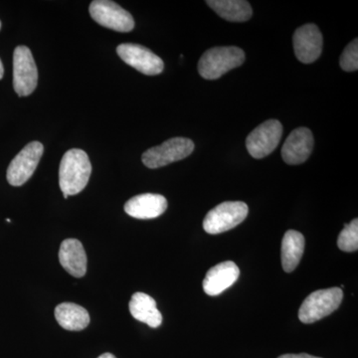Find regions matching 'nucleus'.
Instances as JSON below:
<instances>
[{
  "mask_svg": "<svg viewBox=\"0 0 358 358\" xmlns=\"http://www.w3.org/2000/svg\"><path fill=\"white\" fill-rule=\"evenodd\" d=\"M92 173V164L88 155L82 150H68L61 160L59 169V185L64 199L83 192Z\"/></svg>",
  "mask_w": 358,
  "mask_h": 358,
  "instance_id": "1",
  "label": "nucleus"
},
{
  "mask_svg": "<svg viewBox=\"0 0 358 358\" xmlns=\"http://www.w3.org/2000/svg\"><path fill=\"white\" fill-rule=\"evenodd\" d=\"M244 61V51L238 47H214L200 58L199 72L204 79L216 80L243 64Z\"/></svg>",
  "mask_w": 358,
  "mask_h": 358,
  "instance_id": "2",
  "label": "nucleus"
},
{
  "mask_svg": "<svg viewBox=\"0 0 358 358\" xmlns=\"http://www.w3.org/2000/svg\"><path fill=\"white\" fill-rule=\"evenodd\" d=\"M343 299V292L339 288L313 292L301 303L299 319L303 324H313L338 310Z\"/></svg>",
  "mask_w": 358,
  "mask_h": 358,
  "instance_id": "3",
  "label": "nucleus"
},
{
  "mask_svg": "<svg viewBox=\"0 0 358 358\" xmlns=\"http://www.w3.org/2000/svg\"><path fill=\"white\" fill-rule=\"evenodd\" d=\"M249 208L241 201H226L214 207L203 220L205 232L216 235L233 229L248 216Z\"/></svg>",
  "mask_w": 358,
  "mask_h": 358,
  "instance_id": "4",
  "label": "nucleus"
},
{
  "mask_svg": "<svg viewBox=\"0 0 358 358\" xmlns=\"http://www.w3.org/2000/svg\"><path fill=\"white\" fill-rule=\"evenodd\" d=\"M194 143L189 138H173L143 152L141 159L148 169H159L189 157Z\"/></svg>",
  "mask_w": 358,
  "mask_h": 358,
  "instance_id": "5",
  "label": "nucleus"
},
{
  "mask_svg": "<svg viewBox=\"0 0 358 358\" xmlns=\"http://www.w3.org/2000/svg\"><path fill=\"white\" fill-rule=\"evenodd\" d=\"M38 83V70L28 47L17 46L13 53V88L20 96L31 95Z\"/></svg>",
  "mask_w": 358,
  "mask_h": 358,
  "instance_id": "6",
  "label": "nucleus"
},
{
  "mask_svg": "<svg viewBox=\"0 0 358 358\" xmlns=\"http://www.w3.org/2000/svg\"><path fill=\"white\" fill-rule=\"evenodd\" d=\"M90 15L98 24L117 32H129L134 29L131 14L119 4L109 0H95L90 4Z\"/></svg>",
  "mask_w": 358,
  "mask_h": 358,
  "instance_id": "7",
  "label": "nucleus"
},
{
  "mask_svg": "<svg viewBox=\"0 0 358 358\" xmlns=\"http://www.w3.org/2000/svg\"><path fill=\"white\" fill-rule=\"evenodd\" d=\"M44 152L39 141H32L22 148L7 169V181L13 186H21L29 180Z\"/></svg>",
  "mask_w": 358,
  "mask_h": 358,
  "instance_id": "8",
  "label": "nucleus"
},
{
  "mask_svg": "<svg viewBox=\"0 0 358 358\" xmlns=\"http://www.w3.org/2000/svg\"><path fill=\"white\" fill-rule=\"evenodd\" d=\"M282 136L281 122L278 120H268L250 133L246 140L247 150L254 159H264L277 148Z\"/></svg>",
  "mask_w": 358,
  "mask_h": 358,
  "instance_id": "9",
  "label": "nucleus"
},
{
  "mask_svg": "<svg viewBox=\"0 0 358 358\" xmlns=\"http://www.w3.org/2000/svg\"><path fill=\"white\" fill-rule=\"evenodd\" d=\"M117 53L124 63L148 76L159 75L164 69V63L162 58L141 45L131 43L119 45Z\"/></svg>",
  "mask_w": 358,
  "mask_h": 358,
  "instance_id": "10",
  "label": "nucleus"
},
{
  "mask_svg": "<svg viewBox=\"0 0 358 358\" xmlns=\"http://www.w3.org/2000/svg\"><path fill=\"white\" fill-rule=\"evenodd\" d=\"M293 41L294 54L301 63L310 64L320 58L324 39L317 25L306 24L299 27L294 32Z\"/></svg>",
  "mask_w": 358,
  "mask_h": 358,
  "instance_id": "11",
  "label": "nucleus"
},
{
  "mask_svg": "<svg viewBox=\"0 0 358 358\" xmlns=\"http://www.w3.org/2000/svg\"><path fill=\"white\" fill-rule=\"evenodd\" d=\"M313 145L315 140L310 129H294L282 145V159L289 166L303 164L312 155Z\"/></svg>",
  "mask_w": 358,
  "mask_h": 358,
  "instance_id": "12",
  "label": "nucleus"
},
{
  "mask_svg": "<svg viewBox=\"0 0 358 358\" xmlns=\"http://www.w3.org/2000/svg\"><path fill=\"white\" fill-rule=\"evenodd\" d=\"M166 208V197L154 193L136 195L124 204V211L128 215L141 220L159 217Z\"/></svg>",
  "mask_w": 358,
  "mask_h": 358,
  "instance_id": "13",
  "label": "nucleus"
},
{
  "mask_svg": "<svg viewBox=\"0 0 358 358\" xmlns=\"http://www.w3.org/2000/svg\"><path fill=\"white\" fill-rule=\"evenodd\" d=\"M240 275L238 266L232 261H227L214 266L207 272L202 287L208 296H218L230 288Z\"/></svg>",
  "mask_w": 358,
  "mask_h": 358,
  "instance_id": "14",
  "label": "nucleus"
},
{
  "mask_svg": "<svg viewBox=\"0 0 358 358\" xmlns=\"http://www.w3.org/2000/svg\"><path fill=\"white\" fill-rule=\"evenodd\" d=\"M59 261L71 275L82 278L87 272V255L83 245L77 239H67L61 244Z\"/></svg>",
  "mask_w": 358,
  "mask_h": 358,
  "instance_id": "15",
  "label": "nucleus"
},
{
  "mask_svg": "<svg viewBox=\"0 0 358 358\" xmlns=\"http://www.w3.org/2000/svg\"><path fill=\"white\" fill-rule=\"evenodd\" d=\"M129 312L138 320L152 329H157L162 322V313L157 310L154 298L145 293H136L129 301Z\"/></svg>",
  "mask_w": 358,
  "mask_h": 358,
  "instance_id": "16",
  "label": "nucleus"
},
{
  "mask_svg": "<svg viewBox=\"0 0 358 358\" xmlns=\"http://www.w3.org/2000/svg\"><path fill=\"white\" fill-rule=\"evenodd\" d=\"M58 324L66 331H79L90 324V315L86 308L73 303H63L55 308Z\"/></svg>",
  "mask_w": 358,
  "mask_h": 358,
  "instance_id": "17",
  "label": "nucleus"
},
{
  "mask_svg": "<svg viewBox=\"0 0 358 358\" xmlns=\"http://www.w3.org/2000/svg\"><path fill=\"white\" fill-rule=\"evenodd\" d=\"M305 237L296 230L287 231L282 241V266L285 272H293L298 267L303 251Z\"/></svg>",
  "mask_w": 358,
  "mask_h": 358,
  "instance_id": "18",
  "label": "nucleus"
},
{
  "mask_svg": "<svg viewBox=\"0 0 358 358\" xmlns=\"http://www.w3.org/2000/svg\"><path fill=\"white\" fill-rule=\"evenodd\" d=\"M206 3L223 20L245 22L252 17L253 10L246 0H207Z\"/></svg>",
  "mask_w": 358,
  "mask_h": 358,
  "instance_id": "19",
  "label": "nucleus"
},
{
  "mask_svg": "<svg viewBox=\"0 0 358 358\" xmlns=\"http://www.w3.org/2000/svg\"><path fill=\"white\" fill-rule=\"evenodd\" d=\"M338 248L343 252H355L358 249V220L353 219L352 222L345 225L338 239Z\"/></svg>",
  "mask_w": 358,
  "mask_h": 358,
  "instance_id": "20",
  "label": "nucleus"
},
{
  "mask_svg": "<svg viewBox=\"0 0 358 358\" xmlns=\"http://www.w3.org/2000/svg\"><path fill=\"white\" fill-rule=\"evenodd\" d=\"M341 69L353 72L358 69V40L355 39L345 47L339 61Z\"/></svg>",
  "mask_w": 358,
  "mask_h": 358,
  "instance_id": "21",
  "label": "nucleus"
},
{
  "mask_svg": "<svg viewBox=\"0 0 358 358\" xmlns=\"http://www.w3.org/2000/svg\"><path fill=\"white\" fill-rule=\"evenodd\" d=\"M278 358H320L313 357V355H307V353H301V355H284Z\"/></svg>",
  "mask_w": 358,
  "mask_h": 358,
  "instance_id": "22",
  "label": "nucleus"
},
{
  "mask_svg": "<svg viewBox=\"0 0 358 358\" xmlns=\"http://www.w3.org/2000/svg\"><path fill=\"white\" fill-rule=\"evenodd\" d=\"M3 75H4L3 64H2L1 59H0V80H1L2 78H3Z\"/></svg>",
  "mask_w": 358,
  "mask_h": 358,
  "instance_id": "23",
  "label": "nucleus"
},
{
  "mask_svg": "<svg viewBox=\"0 0 358 358\" xmlns=\"http://www.w3.org/2000/svg\"><path fill=\"white\" fill-rule=\"evenodd\" d=\"M98 358H117L115 355H113L112 353H103V355H101Z\"/></svg>",
  "mask_w": 358,
  "mask_h": 358,
  "instance_id": "24",
  "label": "nucleus"
},
{
  "mask_svg": "<svg viewBox=\"0 0 358 358\" xmlns=\"http://www.w3.org/2000/svg\"><path fill=\"white\" fill-rule=\"evenodd\" d=\"M0 29H1V21H0Z\"/></svg>",
  "mask_w": 358,
  "mask_h": 358,
  "instance_id": "25",
  "label": "nucleus"
}]
</instances>
